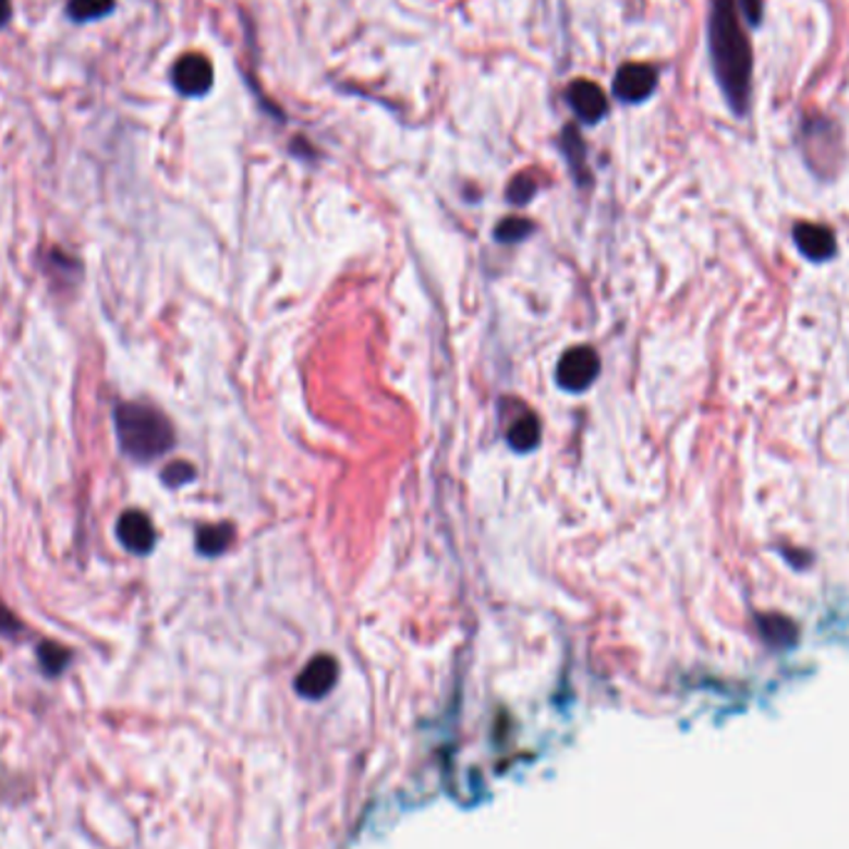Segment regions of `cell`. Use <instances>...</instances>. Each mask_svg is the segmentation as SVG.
Instances as JSON below:
<instances>
[{
    "instance_id": "cell-10",
    "label": "cell",
    "mask_w": 849,
    "mask_h": 849,
    "mask_svg": "<svg viewBox=\"0 0 849 849\" xmlns=\"http://www.w3.org/2000/svg\"><path fill=\"white\" fill-rule=\"evenodd\" d=\"M231 536H234V530L229 524H209V526H199L196 532V549L204 557H219V554L227 551Z\"/></svg>"
},
{
    "instance_id": "cell-14",
    "label": "cell",
    "mask_w": 849,
    "mask_h": 849,
    "mask_svg": "<svg viewBox=\"0 0 849 849\" xmlns=\"http://www.w3.org/2000/svg\"><path fill=\"white\" fill-rule=\"evenodd\" d=\"M561 145H565V155L569 159L571 172H574L577 179L581 182V179H584V155H586V149H584V142H581V137H579L577 128H567L565 130V140H561Z\"/></svg>"
},
{
    "instance_id": "cell-19",
    "label": "cell",
    "mask_w": 849,
    "mask_h": 849,
    "mask_svg": "<svg viewBox=\"0 0 849 849\" xmlns=\"http://www.w3.org/2000/svg\"><path fill=\"white\" fill-rule=\"evenodd\" d=\"M736 3H738L740 15H743L745 21H748V25H753V28H757V25L763 23V13H765L763 0H736Z\"/></svg>"
},
{
    "instance_id": "cell-1",
    "label": "cell",
    "mask_w": 849,
    "mask_h": 849,
    "mask_svg": "<svg viewBox=\"0 0 849 849\" xmlns=\"http://www.w3.org/2000/svg\"><path fill=\"white\" fill-rule=\"evenodd\" d=\"M708 56L713 77L740 120L748 118L753 97V48L740 25L736 0H711Z\"/></svg>"
},
{
    "instance_id": "cell-16",
    "label": "cell",
    "mask_w": 849,
    "mask_h": 849,
    "mask_svg": "<svg viewBox=\"0 0 849 849\" xmlns=\"http://www.w3.org/2000/svg\"><path fill=\"white\" fill-rule=\"evenodd\" d=\"M196 477V470L190 462H172L167 464V470L162 472V482L167 487H184L186 482H192Z\"/></svg>"
},
{
    "instance_id": "cell-6",
    "label": "cell",
    "mask_w": 849,
    "mask_h": 849,
    "mask_svg": "<svg viewBox=\"0 0 849 849\" xmlns=\"http://www.w3.org/2000/svg\"><path fill=\"white\" fill-rule=\"evenodd\" d=\"M118 539L134 557H147L157 544V530L140 509H128L118 520Z\"/></svg>"
},
{
    "instance_id": "cell-9",
    "label": "cell",
    "mask_w": 849,
    "mask_h": 849,
    "mask_svg": "<svg viewBox=\"0 0 849 849\" xmlns=\"http://www.w3.org/2000/svg\"><path fill=\"white\" fill-rule=\"evenodd\" d=\"M336 676H338V666L333 658L330 656L313 658L299 676V691L303 695H311V699H318V695L330 691V686L336 683Z\"/></svg>"
},
{
    "instance_id": "cell-3",
    "label": "cell",
    "mask_w": 849,
    "mask_h": 849,
    "mask_svg": "<svg viewBox=\"0 0 849 849\" xmlns=\"http://www.w3.org/2000/svg\"><path fill=\"white\" fill-rule=\"evenodd\" d=\"M658 87L656 68L646 62H626L614 77V97L623 105L646 102Z\"/></svg>"
},
{
    "instance_id": "cell-5",
    "label": "cell",
    "mask_w": 849,
    "mask_h": 849,
    "mask_svg": "<svg viewBox=\"0 0 849 849\" xmlns=\"http://www.w3.org/2000/svg\"><path fill=\"white\" fill-rule=\"evenodd\" d=\"M172 85L184 97H204L214 85V68L202 52H186L172 65Z\"/></svg>"
},
{
    "instance_id": "cell-17",
    "label": "cell",
    "mask_w": 849,
    "mask_h": 849,
    "mask_svg": "<svg viewBox=\"0 0 849 849\" xmlns=\"http://www.w3.org/2000/svg\"><path fill=\"white\" fill-rule=\"evenodd\" d=\"M23 631H25L23 621L17 619V616H15V611L11 609V606H8V604L3 602V598H0V636L15 639V636H21Z\"/></svg>"
},
{
    "instance_id": "cell-15",
    "label": "cell",
    "mask_w": 849,
    "mask_h": 849,
    "mask_svg": "<svg viewBox=\"0 0 849 849\" xmlns=\"http://www.w3.org/2000/svg\"><path fill=\"white\" fill-rule=\"evenodd\" d=\"M532 234V223L524 221L520 217H512V219H505L502 223L497 227V241H505V244H517V241H522L524 236Z\"/></svg>"
},
{
    "instance_id": "cell-12",
    "label": "cell",
    "mask_w": 849,
    "mask_h": 849,
    "mask_svg": "<svg viewBox=\"0 0 849 849\" xmlns=\"http://www.w3.org/2000/svg\"><path fill=\"white\" fill-rule=\"evenodd\" d=\"M539 437H542L539 420H536L534 415H526L522 420H517V423L512 425L507 440H509V445H512V450L530 452V450H534L536 445H539Z\"/></svg>"
},
{
    "instance_id": "cell-13",
    "label": "cell",
    "mask_w": 849,
    "mask_h": 849,
    "mask_svg": "<svg viewBox=\"0 0 849 849\" xmlns=\"http://www.w3.org/2000/svg\"><path fill=\"white\" fill-rule=\"evenodd\" d=\"M114 0H68V17L75 23H93L114 11Z\"/></svg>"
},
{
    "instance_id": "cell-2",
    "label": "cell",
    "mask_w": 849,
    "mask_h": 849,
    "mask_svg": "<svg viewBox=\"0 0 849 849\" xmlns=\"http://www.w3.org/2000/svg\"><path fill=\"white\" fill-rule=\"evenodd\" d=\"M114 435L124 458L149 464L174 447V427L162 410L147 402H120L112 410Z\"/></svg>"
},
{
    "instance_id": "cell-20",
    "label": "cell",
    "mask_w": 849,
    "mask_h": 849,
    "mask_svg": "<svg viewBox=\"0 0 849 849\" xmlns=\"http://www.w3.org/2000/svg\"><path fill=\"white\" fill-rule=\"evenodd\" d=\"M13 17V5L11 0H0V28H5Z\"/></svg>"
},
{
    "instance_id": "cell-11",
    "label": "cell",
    "mask_w": 849,
    "mask_h": 849,
    "mask_svg": "<svg viewBox=\"0 0 849 849\" xmlns=\"http://www.w3.org/2000/svg\"><path fill=\"white\" fill-rule=\"evenodd\" d=\"M38 660H40L43 674L48 678H56L70 666V660H73V651L62 646V643H56V641H43L38 646Z\"/></svg>"
},
{
    "instance_id": "cell-4",
    "label": "cell",
    "mask_w": 849,
    "mask_h": 849,
    "mask_svg": "<svg viewBox=\"0 0 849 849\" xmlns=\"http://www.w3.org/2000/svg\"><path fill=\"white\" fill-rule=\"evenodd\" d=\"M598 371H602V363H598V355H596L594 348L577 345L561 355L559 368H557V380L565 390L581 392V390H586L589 386H592Z\"/></svg>"
},
{
    "instance_id": "cell-8",
    "label": "cell",
    "mask_w": 849,
    "mask_h": 849,
    "mask_svg": "<svg viewBox=\"0 0 849 849\" xmlns=\"http://www.w3.org/2000/svg\"><path fill=\"white\" fill-rule=\"evenodd\" d=\"M795 244H798L800 252L812 258V262H825L835 254V231L822 227V223H808L800 221L795 227Z\"/></svg>"
},
{
    "instance_id": "cell-7",
    "label": "cell",
    "mask_w": 849,
    "mask_h": 849,
    "mask_svg": "<svg viewBox=\"0 0 849 849\" xmlns=\"http://www.w3.org/2000/svg\"><path fill=\"white\" fill-rule=\"evenodd\" d=\"M567 105L584 124H598L604 120V114L609 112L604 89L592 83V80H574L567 87Z\"/></svg>"
},
{
    "instance_id": "cell-18",
    "label": "cell",
    "mask_w": 849,
    "mask_h": 849,
    "mask_svg": "<svg viewBox=\"0 0 849 849\" xmlns=\"http://www.w3.org/2000/svg\"><path fill=\"white\" fill-rule=\"evenodd\" d=\"M534 192H536L534 179L526 177V174H520V177L512 179V184H509V202L524 204V202L532 199Z\"/></svg>"
}]
</instances>
